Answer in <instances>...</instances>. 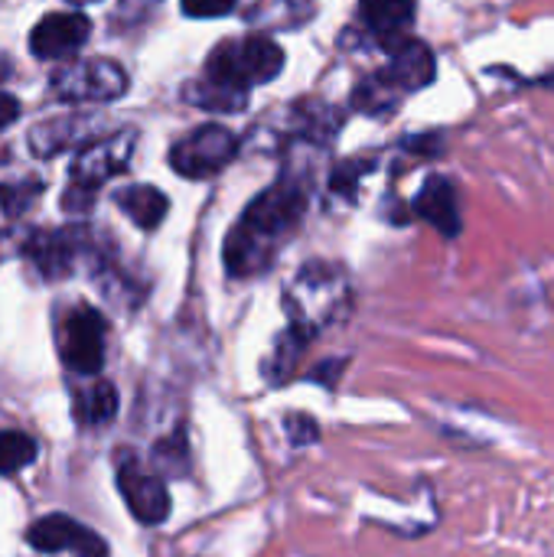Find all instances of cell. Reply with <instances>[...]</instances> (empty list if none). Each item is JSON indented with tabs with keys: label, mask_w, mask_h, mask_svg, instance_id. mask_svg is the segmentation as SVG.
Segmentation results:
<instances>
[{
	"label": "cell",
	"mask_w": 554,
	"mask_h": 557,
	"mask_svg": "<svg viewBox=\"0 0 554 557\" xmlns=\"http://www.w3.org/2000/svg\"><path fill=\"white\" fill-rule=\"evenodd\" d=\"M304 212H307V193L291 176L278 180L271 189L255 196L242 212V219L225 235L222 261L229 277L248 281L271 271L284 242L300 228Z\"/></svg>",
	"instance_id": "obj_1"
},
{
	"label": "cell",
	"mask_w": 554,
	"mask_h": 557,
	"mask_svg": "<svg viewBox=\"0 0 554 557\" xmlns=\"http://www.w3.org/2000/svg\"><path fill=\"white\" fill-rule=\"evenodd\" d=\"M353 310V284L346 268L330 261H307L284 287L287 326L304 339H320L340 326Z\"/></svg>",
	"instance_id": "obj_2"
},
{
	"label": "cell",
	"mask_w": 554,
	"mask_h": 557,
	"mask_svg": "<svg viewBox=\"0 0 554 557\" xmlns=\"http://www.w3.org/2000/svg\"><path fill=\"white\" fill-rule=\"evenodd\" d=\"M284 69V49L274 39L264 36H245V39H229L212 55L206 59V75L216 85L248 91L251 85L278 78Z\"/></svg>",
	"instance_id": "obj_3"
},
{
	"label": "cell",
	"mask_w": 554,
	"mask_h": 557,
	"mask_svg": "<svg viewBox=\"0 0 554 557\" xmlns=\"http://www.w3.org/2000/svg\"><path fill=\"white\" fill-rule=\"evenodd\" d=\"M134 144H137L134 131H121V134H111L104 140L88 144L72 163V183H69V189L62 196L65 212H85L95 202V189L104 180L127 170Z\"/></svg>",
	"instance_id": "obj_4"
},
{
	"label": "cell",
	"mask_w": 554,
	"mask_h": 557,
	"mask_svg": "<svg viewBox=\"0 0 554 557\" xmlns=\"http://www.w3.org/2000/svg\"><path fill=\"white\" fill-rule=\"evenodd\" d=\"M238 153V137L222 124H202L170 150V166L186 180H206L225 170Z\"/></svg>",
	"instance_id": "obj_5"
},
{
	"label": "cell",
	"mask_w": 554,
	"mask_h": 557,
	"mask_svg": "<svg viewBox=\"0 0 554 557\" xmlns=\"http://www.w3.org/2000/svg\"><path fill=\"white\" fill-rule=\"evenodd\" d=\"M49 88L62 101H114L127 91V72L111 59H85L56 69Z\"/></svg>",
	"instance_id": "obj_6"
},
{
	"label": "cell",
	"mask_w": 554,
	"mask_h": 557,
	"mask_svg": "<svg viewBox=\"0 0 554 557\" xmlns=\"http://www.w3.org/2000/svg\"><path fill=\"white\" fill-rule=\"evenodd\" d=\"M104 336H108L104 317L95 307L78 304L62 320V336H59L62 362L75 375H98L104 366Z\"/></svg>",
	"instance_id": "obj_7"
},
{
	"label": "cell",
	"mask_w": 554,
	"mask_h": 557,
	"mask_svg": "<svg viewBox=\"0 0 554 557\" xmlns=\"http://www.w3.org/2000/svg\"><path fill=\"white\" fill-rule=\"evenodd\" d=\"M118 490L140 525H163L170 519L173 503L163 476L140 467L137 457H131V450H118Z\"/></svg>",
	"instance_id": "obj_8"
},
{
	"label": "cell",
	"mask_w": 554,
	"mask_h": 557,
	"mask_svg": "<svg viewBox=\"0 0 554 557\" xmlns=\"http://www.w3.org/2000/svg\"><path fill=\"white\" fill-rule=\"evenodd\" d=\"M26 542L29 548L42 552V555H56V552H72L75 557H108L104 539H98L91 529H85L82 522L69 519V516H42L26 529Z\"/></svg>",
	"instance_id": "obj_9"
},
{
	"label": "cell",
	"mask_w": 554,
	"mask_h": 557,
	"mask_svg": "<svg viewBox=\"0 0 554 557\" xmlns=\"http://www.w3.org/2000/svg\"><path fill=\"white\" fill-rule=\"evenodd\" d=\"M88 33L91 23L82 13H46L29 33V49L36 59H62L85 46Z\"/></svg>",
	"instance_id": "obj_10"
},
{
	"label": "cell",
	"mask_w": 554,
	"mask_h": 557,
	"mask_svg": "<svg viewBox=\"0 0 554 557\" xmlns=\"http://www.w3.org/2000/svg\"><path fill=\"white\" fill-rule=\"evenodd\" d=\"M415 215H421L428 225H434L444 238H457L464 228L460 219V202H457V186L447 176H428L424 186L415 196Z\"/></svg>",
	"instance_id": "obj_11"
},
{
	"label": "cell",
	"mask_w": 554,
	"mask_h": 557,
	"mask_svg": "<svg viewBox=\"0 0 554 557\" xmlns=\"http://www.w3.org/2000/svg\"><path fill=\"white\" fill-rule=\"evenodd\" d=\"M434 52L421 39H402L392 46V59L382 69V82L402 91H418L434 82Z\"/></svg>",
	"instance_id": "obj_12"
},
{
	"label": "cell",
	"mask_w": 554,
	"mask_h": 557,
	"mask_svg": "<svg viewBox=\"0 0 554 557\" xmlns=\"http://www.w3.org/2000/svg\"><path fill=\"white\" fill-rule=\"evenodd\" d=\"M98 127V117L88 114H69V117H49L42 124H36L29 131V147L36 157H56L65 147L82 144L85 137H91Z\"/></svg>",
	"instance_id": "obj_13"
},
{
	"label": "cell",
	"mask_w": 554,
	"mask_h": 557,
	"mask_svg": "<svg viewBox=\"0 0 554 557\" xmlns=\"http://www.w3.org/2000/svg\"><path fill=\"white\" fill-rule=\"evenodd\" d=\"M26 258L33 261V268L56 281V277H65L72 274V261H75V235L69 232H36L29 242H26Z\"/></svg>",
	"instance_id": "obj_14"
},
{
	"label": "cell",
	"mask_w": 554,
	"mask_h": 557,
	"mask_svg": "<svg viewBox=\"0 0 554 557\" xmlns=\"http://www.w3.org/2000/svg\"><path fill=\"white\" fill-rule=\"evenodd\" d=\"M114 202H118V209H121L137 228H144V232L157 228V225L167 219V209H170L167 196H163L157 186H127V189H121V193L114 196Z\"/></svg>",
	"instance_id": "obj_15"
},
{
	"label": "cell",
	"mask_w": 554,
	"mask_h": 557,
	"mask_svg": "<svg viewBox=\"0 0 554 557\" xmlns=\"http://www.w3.org/2000/svg\"><path fill=\"white\" fill-rule=\"evenodd\" d=\"M307 349H310V339H304L300 333H294L291 326H284V333H278V336H274L268 359L261 362L264 379H268L271 385H284V382H291V379H294V372H297V366H300V359L307 356Z\"/></svg>",
	"instance_id": "obj_16"
},
{
	"label": "cell",
	"mask_w": 554,
	"mask_h": 557,
	"mask_svg": "<svg viewBox=\"0 0 554 557\" xmlns=\"http://www.w3.org/2000/svg\"><path fill=\"white\" fill-rule=\"evenodd\" d=\"M359 13L382 39L402 42L398 33L415 20V0H359Z\"/></svg>",
	"instance_id": "obj_17"
},
{
	"label": "cell",
	"mask_w": 554,
	"mask_h": 557,
	"mask_svg": "<svg viewBox=\"0 0 554 557\" xmlns=\"http://www.w3.org/2000/svg\"><path fill=\"white\" fill-rule=\"evenodd\" d=\"M118 414V392L111 382H95L88 385L82 395H78V418L88 424V428H101V424H111Z\"/></svg>",
	"instance_id": "obj_18"
},
{
	"label": "cell",
	"mask_w": 554,
	"mask_h": 557,
	"mask_svg": "<svg viewBox=\"0 0 554 557\" xmlns=\"http://www.w3.org/2000/svg\"><path fill=\"white\" fill-rule=\"evenodd\" d=\"M186 101L199 104V108H212V111H238L245 108V95L248 91H238V88H225V85H216L209 78L202 82H193L183 88Z\"/></svg>",
	"instance_id": "obj_19"
},
{
	"label": "cell",
	"mask_w": 554,
	"mask_h": 557,
	"mask_svg": "<svg viewBox=\"0 0 554 557\" xmlns=\"http://www.w3.org/2000/svg\"><path fill=\"white\" fill-rule=\"evenodd\" d=\"M36 460V441L23 431H3L0 434V476L20 473Z\"/></svg>",
	"instance_id": "obj_20"
},
{
	"label": "cell",
	"mask_w": 554,
	"mask_h": 557,
	"mask_svg": "<svg viewBox=\"0 0 554 557\" xmlns=\"http://www.w3.org/2000/svg\"><path fill=\"white\" fill-rule=\"evenodd\" d=\"M42 193V183L36 180H20V183H7L0 186V206L7 215H20L33 206V199Z\"/></svg>",
	"instance_id": "obj_21"
},
{
	"label": "cell",
	"mask_w": 554,
	"mask_h": 557,
	"mask_svg": "<svg viewBox=\"0 0 554 557\" xmlns=\"http://www.w3.org/2000/svg\"><path fill=\"white\" fill-rule=\"evenodd\" d=\"M153 460H157L167 473H186L189 457H186V437H183V431H176L173 437L160 441V444L153 447Z\"/></svg>",
	"instance_id": "obj_22"
},
{
	"label": "cell",
	"mask_w": 554,
	"mask_h": 557,
	"mask_svg": "<svg viewBox=\"0 0 554 557\" xmlns=\"http://www.w3.org/2000/svg\"><path fill=\"white\" fill-rule=\"evenodd\" d=\"M284 431H287L291 447H307V444L320 441V424L313 418H307V414H287L284 418Z\"/></svg>",
	"instance_id": "obj_23"
},
{
	"label": "cell",
	"mask_w": 554,
	"mask_h": 557,
	"mask_svg": "<svg viewBox=\"0 0 554 557\" xmlns=\"http://www.w3.org/2000/svg\"><path fill=\"white\" fill-rule=\"evenodd\" d=\"M235 7V0H183L186 16H225Z\"/></svg>",
	"instance_id": "obj_24"
},
{
	"label": "cell",
	"mask_w": 554,
	"mask_h": 557,
	"mask_svg": "<svg viewBox=\"0 0 554 557\" xmlns=\"http://www.w3.org/2000/svg\"><path fill=\"white\" fill-rule=\"evenodd\" d=\"M16 117H20V101H16L13 95H3V91H0V131L10 127Z\"/></svg>",
	"instance_id": "obj_25"
},
{
	"label": "cell",
	"mask_w": 554,
	"mask_h": 557,
	"mask_svg": "<svg viewBox=\"0 0 554 557\" xmlns=\"http://www.w3.org/2000/svg\"><path fill=\"white\" fill-rule=\"evenodd\" d=\"M72 3H91V0H72Z\"/></svg>",
	"instance_id": "obj_26"
}]
</instances>
